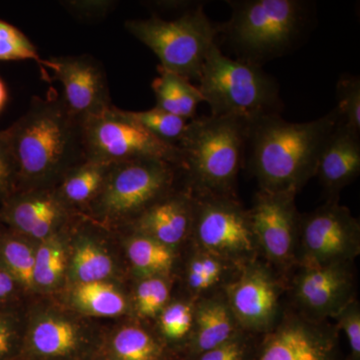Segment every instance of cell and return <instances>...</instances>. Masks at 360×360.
<instances>
[{
    "label": "cell",
    "mask_w": 360,
    "mask_h": 360,
    "mask_svg": "<svg viewBox=\"0 0 360 360\" xmlns=\"http://www.w3.org/2000/svg\"><path fill=\"white\" fill-rule=\"evenodd\" d=\"M6 131L18 191L56 188L85 160L82 120L68 110L63 97H33L25 115Z\"/></svg>",
    "instance_id": "1"
},
{
    "label": "cell",
    "mask_w": 360,
    "mask_h": 360,
    "mask_svg": "<svg viewBox=\"0 0 360 360\" xmlns=\"http://www.w3.org/2000/svg\"><path fill=\"white\" fill-rule=\"evenodd\" d=\"M340 122L338 111L309 122L269 115L248 124V165L259 191L297 194L316 175L322 149Z\"/></svg>",
    "instance_id": "2"
},
{
    "label": "cell",
    "mask_w": 360,
    "mask_h": 360,
    "mask_svg": "<svg viewBox=\"0 0 360 360\" xmlns=\"http://www.w3.org/2000/svg\"><path fill=\"white\" fill-rule=\"evenodd\" d=\"M248 132V122L229 116H201L189 120L177 144L184 187L196 196L236 198Z\"/></svg>",
    "instance_id": "3"
},
{
    "label": "cell",
    "mask_w": 360,
    "mask_h": 360,
    "mask_svg": "<svg viewBox=\"0 0 360 360\" xmlns=\"http://www.w3.org/2000/svg\"><path fill=\"white\" fill-rule=\"evenodd\" d=\"M231 18L219 25L239 60L262 66L298 44L309 21V2L302 0H233Z\"/></svg>",
    "instance_id": "4"
},
{
    "label": "cell",
    "mask_w": 360,
    "mask_h": 360,
    "mask_svg": "<svg viewBox=\"0 0 360 360\" xmlns=\"http://www.w3.org/2000/svg\"><path fill=\"white\" fill-rule=\"evenodd\" d=\"M200 89L212 115L250 123L264 115H281L283 104L274 77L262 68L224 56L213 45L201 70Z\"/></svg>",
    "instance_id": "5"
},
{
    "label": "cell",
    "mask_w": 360,
    "mask_h": 360,
    "mask_svg": "<svg viewBox=\"0 0 360 360\" xmlns=\"http://www.w3.org/2000/svg\"><path fill=\"white\" fill-rule=\"evenodd\" d=\"M205 4L174 20L153 15L125 22L127 32L148 46L160 61V70L186 79H200L206 56L217 44L219 25L205 13Z\"/></svg>",
    "instance_id": "6"
},
{
    "label": "cell",
    "mask_w": 360,
    "mask_h": 360,
    "mask_svg": "<svg viewBox=\"0 0 360 360\" xmlns=\"http://www.w3.org/2000/svg\"><path fill=\"white\" fill-rule=\"evenodd\" d=\"M179 174V167L158 160L113 163L101 193L89 206V215L104 224L129 225L174 191Z\"/></svg>",
    "instance_id": "7"
},
{
    "label": "cell",
    "mask_w": 360,
    "mask_h": 360,
    "mask_svg": "<svg viewBox=\"0 0 360 360\" xmlns=\"http://www.w3.org/2000/svg\"><path fill=\"white\" fill-rule=\"evenodd\" d=\"M85 160L113 165L137 160H158L181 168L179 146L165 143L134 122L127 110L111 106L82 120Z\"/></svg>",
    "instance_id": "8"
},
{
    "label": "cell",
    "mask_w": 360,
    "mask_h": 360,
    "mask_svg": "<svg viewBox=\"0 0 360 360\" xmlns=\"http://www.w3.org/2000/svg\"><path fill=\"white\" fill-rule=\"evenodd\" d=\"M193 196L191 245L239 267L260 257L250 212L238 198Z\"/></svg>",
    "instance_id": "9"
},
{
    "label": "cell",
    "mask_w": 360,
    "mask_h": 360,
    "mask_svg": "<svg viewBox=\"0 0 360 360\" xmlns=\"http://www.w3.org/2000/svg\"><path fill=\"white\" fill-rule=\"evenodd\" d=\"M359 253V220L338 198L300 217L298 265L354 262Z\"/></svg>",
    "instance_id": "10"
},
{
    "label": "cell",
    "mask_w": 360,
    "mask_h": 360,
    "mask_svg": "<svg viewBox=\"0 0 360 360\" xmlns=\"http://www.w3.org/2000/svg\"><path fill=\"white\" fill-rule=\"evenodd\" d=\"M224 291L239 326L252 335L269 331L285 309V279L262 257L243 265Z\"/></svg>",
    "instance_id": "11"
},
{
    "label": "cell",
    "mask_w": 360,
    "mask_h": 360,
    "mask_svg": "<svg viewBox=\"0 0 360 360\" xmlns=\"http://www.w3.org/2000/svg\"><path fill=\"white\" fill-rule=\"evenodd\" d=\"M354 264L295 265L285 277L291 309L311 321L335 319L356 298Z\"/></svg>",
    "instance_id": "12"
},
{
    "label": "cell",
    "mask_w": 360,
    "mask_h": 360,
    "mask_svg": "<svg viewBox=\"0 0 360 360\" xmlns=\"http://www.w3.org/2000/svg\"><path fill=\"white\" fill-rule=\"evenodd\" d=\"M295 196L258 191L248 210L259 257L284 279L297 264L302 214Z\"/></svg>",
    "instance_id": "13"
},
{
    "label": "cell",
    "mask_w": 360,
    "mask_h": 360,
    "mask_svg": "<svg viewBox=\"0 0 360 360\" xmlns=\"http://www.w3.org/2000/svg\"><path fill=\"white\" fill-rule=\"evenodd\" d=\"M255 360H347L340 331L285 307L274 328L260 338Z\"/></svg>",
    "instance_id": "14"
},
{
    "label": "cell",
    "mask_w": 360,
    "mask_h": 360,
    "mask_svg": "<svg viewBox=\"0 0 360 360\" xmlns=\"http://www.w3.org/2000/svg\"><path fill=\"white\" fill-rule=\"evenodd\" d=\"M40 66L51 71L52 80L63 87V101L80 120L98 115L113 106L103 66L90 56L42 59Z\"/></svg>",
    "instance_id": "15"
},
{
    "label": "cell",
    "mask_w": 360,
    "mask_h": 360,
    "mask_svg": "<svg viewBox=\"0 0 360 360\" xmlns=\"http://www.w3.org/2000/svg\"><path fill=\"white\" fill-rule=\"evenodd\" d=\"M73 213L54 188L16 191L1 203L0 225L40 243L61 232Z\"/></svg>",
    "instance_id": "16"
},
{
    "label": "cell",
    "mask_w": 360,
    "mask_h": 360,
    "mask_svg": "<svg viewBox=\"0 0 360 360\" xmlns=\"http://www.w3.org/2000/svg\"><path fill=\"white\" fill-rule=\"evenodd\" d=\"M194 213L193 194L184 187L170 191L129 224L132 231L148 236L176 250L191 240Z\"/></svg>",
    "instance_id": "17"
},
{
    "label": "cell",
    "mask_w": 360,
    "mask_h": 360,
    "mask_svg": "<svg viewBox=\"0 0 360 360\" xmlns=\"http://www.w3.org/2000/svg\"><path fill=\"white\" fill-rule=\"evenodd\" d=\"M84 341L80 322L60 312L45 311L25 322L22 350L42 359H68L77 354Z\"/></svg>",
    "instance_id": "18"
},
{
    "label": "cell",
    "mask_w": 360,
    "mask_h": 360,
    "mask_svg": "<svg viewBox=\"0 0 360 360\" xmlns=\"http://www.w3.org/2000/svg\"><path fill=\"white\" fill-rule=\"evenodd\" d=\"M359 174V134L340 120L322 149L315 176L319 177L328 200H335Z\"/></svg>",
    "instance_id": "19"
},
{
    "label": "cell",
    "mask_w": 360,
    "mask_h": 360,
    "mask_svg": "<svg viewBox=\"0 0 360 360\" xmlns=\"http://www.w3.org/2000/svg\"><path fill=\"white\" fill-rule=\"evenodd\" d=\"M241 330L224 290L202 296L194 303L193 331L182 360L219 347Z\"/></svg>",
    "instance_id": "20"
},
{
    "label": "cell",
    "mask_w": 360,
    "mask_h": 360,
    "mask_svg": "<svg viewBox=\"0 0 360 360\" xmlns=\"http://www.w3.org/2000/svg\"><path fill=\"white\" fill-rule=\"evenodd\" d=\"M241 267L193 245L184 267V283L189 298L195 302L202 296L224 290Z\"/></svg>",
    "instance_id": "21"
},
{
    "label": "cell",
    "mask_w": 360,
    "mask_h": 360,
    "mask_svg": "<svg viewBox=\"0 0 360 360\" xmlns=\"http://www.w3.org/2000/svg\"><path fill=\"white\" fill-rule=\"evenodd\" d=\"M111 360H181L174 350L141 324H125L111 335Z\"/></svg>",
    "instance_id": "22"
},
{
    "label": "cell",
    "mask_w": 360,
    "mask_h": 360,
    "mask_svg": "<svg viewBox=\"0 0 360 360\" xmlns=\"http://www.w3.org/2000/svg\"><path fill=\"white\" fill-rule=\"evenodd\" d=\"M110 165L84 160L65 175L54 191L68 207L89 210L103 189Z\"/></svg>",
    "instance_id": "23"
},
{
    "label": "cell",
    "mask_w": 360,
    "mask_h": 360,
    "mask_svg": "<svg viewBox=\"0 0 360 360\" xmlns=\"http://www.w3.org/2000/svg\"><path fill=\"white\" fill-rule=\"evenodd\" d=\"M68 269L77 283L106 281L115 271V262L108 251L91 234L79 232L73 243Z\"/></svg>",
    "instance_id": "24"
},
{
    "label": "cell",
    "mask_w": 360,
    "mask_h": 360,
    "mask_svg": "<svg viewBox=\"0 0 360 360\" xmlns=\"http://www.w3.org/2000/svg\"><path fill=\"white\" fill-rule=\"evenodd\" d=\"M160 77L151 84L155 92L156 105L168 113L184 120H193L198 105L203 103L198 87L194 86L186 78L158 68Z\"/></svg>",
    "instance_id": "25"
},
{
    "label": "cell",
    "mask_w": 360,
    "mask_h": 360,
    "mask_svg": "<svg viewBox=\"0 0 360 360\" xmlns=\"http://www.w3.org/2000/svg\"><path fill=\"white\" fill-rule=\"evenodd\" d=\"M127 255L139 277L169 276L176 262V250L148 236L132 231L127 239Z\"/></svg>",
    "instance_id": "26"
},
{
    "label": "cell",
    "mask_w": 360,
    "mask_h": 360,
    "mask_svg": "<svg viewBox=\"0 0 360 360\" xmlns=\"http://www.w3.org/2000/svg\"><path fill=\"white\" fill-rule=\"evenodd\" d=\"M70 302L82 314L96 317L120 316L127 310L124 295L108 281L75 284Z\"/></svg>",
    "instance_id": "27"
},
{
    "label": "cell",
    "mask_w": 360,
    "mask_h": 360,
    "mask_svg": "<svg viewBox=\"0 0 360 360\" xmlns=\"http://www.w3.org/2000/svg\"><path fill=\"white\" fill-rule=\"evenodd\" d=\"M35 248L32 241L0 225V264L15 279L23 293L35 290Z\"/></svg>",
    "instance_id": "28"
},
{
    "label": "cell",
    "mask_w": 360,
    "mask_h": 360,
    "mask_svg": "<svg viewBox=\"0 0 360 360\" xmlns=\"http://www.w3.org/2000/svg\"><path fill=\"white\" fill-rule=\"evenodd\" d=\"M35 248L33 279L35 290H51L63 281L70 255L61 232L39 243Z\"/></svg>",
    "instance_id": "29"
},
{
    "label": "cell",
    "mask_w": 360,
    "mask_h": 360,
    "mask_svg": "<svg viewBox=\"0 0 360 360\" xmlns=\"http://www.w3.org/2000/svg\"><path fill=\"white\" fill-rule=\"evenodd\" d=\"M194 303L189 297L169 302L158 316L160 338L170 349L180 348L181 360L193 331Z\"/></svg>",
    "instance_id": "30"
},
{
    "label": "cell",
    "mask_w": 360,
    "mask_h": 360,
    "mask_svg": "<svg viewBox=\"0 0 360 360\" xmlns=\"http://www.w3.org/2000/svg\"><path fill=\"white\" fill-rule=\"evenodd\" d=\"M127 115L146 131L165 143L177 146L184 136L187 120L158 108L146 111H129Z\"/></svg>",
    "instance_id": "31"
},
{
    "label": "cell",
    "mask_w": 360,
    "mask_h": 360,
    "mask_svg": "<svg viewBox=\"0 0 360 360\" xmlns=\"http://www.w3.org/2000/svg\"><path fill=\"white\" fill-rule=\"evenodd\" d=\"M169 276L141 277L134 295L137 314L142 319H158L170 300Z\"/></svg>",
    "instance_id": "32"
},
{
    "label": "cell",
    "mask_w": 360,
    "mask_h": 360,
    "mask_svg": "<svg viewBox=\"0 0 360 360\" xmlns=\"http://www.w3.org/2000/svg\"><path fill=\"white\" fill-rule=\"evenodd\" d=\"M335 110L340 120L360 134V78L359 75H341L336 84Z\"/></svg>",
    "instance_id": "33"
},
{
    "label": "cell",
    "mask_w": 360,
    "mask_h": 360,
    "mask_svg": "<svg viewBox=\"0 0 360 360\" xmlns=\"http://www.w3.org/2000/svg\"><path fill=\"white\" fill-rule=\"evenodd\" d=\"M41 63L35 45L18 27L0 20V61Z\"/></svg>",
    "instance_id": "34"
},
{
    "label": "cell",
    "mask_w": 360,
    "mask_h": 360,
    "mask_svg": "<svg viewBox=\"0 0 360 360\" xmlns=\"http://www.w3.org/2000/svg\"><path fill=\"white\" fill-rule=\"evenodd\" d=\"M260 338L241 330L219 347L186 360H255Z\"/></svg>",
    "instance_id": "35"
},
{
    "label": "cell",
    "mask_w": 360,
    "mask_h": 360,
    "mask_svg": "<svg viewBox=\"0 0 360 360\" xmlns=\"http://www.w3.org/2000/svg\"><path fill=\"white\" fill-rule=\"evenodd\" d=\"M25 322L18 309L0 311V360H16L22 352Z\"/></svg>",
    "instance_id": "36"
},
{
    "label": "cell",
    "mask_w": 360,
    "mask_h": 360,
    "mask_svg": "<svg viewBox=\"0 0 360 360\" xmlns=\"http://www.w3.org/2000/svg\"><path fill=\"white\" fill-rule=\"evenodd\" d=\"M336 328L347 338L349 354L347 360H360V304L355 298L335 317Z\"/></svg>",
    "instance_id": "37"
},
{
    "label": "cell",
    "mask_w": 360,
    "mask_h": 360,
    "mask_svg": "<svg viewBox=\"0 0 360 360\" xmlns=\"http://www.w3.org/2000/svg\"><path fill=\"white\" fill-rule=\"evenodd\" d=\"M18 191V172L6 129L0 130V202Z\"/></svg>",
    "instance_id": "38"
},
{
    "label": "cell",
    "mask_w": 360,
    "mask_h": 360,
    "mask_svg": "<svg viewBox=\"0 0 360 360\" xmlns=\"http://www.w3.org/2000/svg\"><path fill=\"white\" fill-rule=\"evenodd\" d=\"M60 4L68 13L79 20L97 21L105 18L117 2L113 0H70Z\"/></svg>",
    "instance_id": "39"
},
{
    "label": "cell",
    "mask_w": 360,
    "mask_h": 360,
    "mask_svg": "<svg viewBox=\"0 0 360 360\" xmlns=\"http://www.w3.org/2000/svg\"><path fill=\"white\" fill-rule=\"evenodd\" d=\"M22 293L15 279L0 264V311L18 309Z\"/></svg>",
    "instance_id": "40"
},
{
    "label": "cell",
    "mask_w": 360,
    "mask_h": 360,
    "mask_svg": "<svg viewBox=\"0 0 360 360\" xmlns=\"http://www.w3.org/2000/svg\"><path fill=\"white\" fill-rule=\"evenodd\" d=\"M202 4L198 1H187V0H170V1L148 2V6L158 7L160 11L167 9V11H182V13H184Z\"/></svg>",
    "instance_id": "41"
},
{
    "label": "cell",
    "mask_w": 360,
    "mask_h": 360,
    "mask_svg": "<svg viewBox=\"0 0 360 360\" xmlns=\"http://www.w3.org/2000/svg\"><path fill=\"white\" fill-rule=\"evenodd\" d=\"M7 99H8V92H7L6 84H4V80L0 78V112L4 110V106H6L7 103Z\"/></svg>",
    "instance_id": "42"
}]
</instances>
